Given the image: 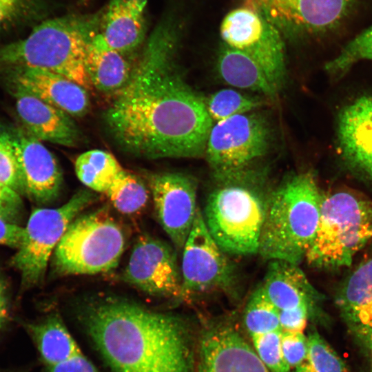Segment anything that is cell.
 <instances>
[{
  "instance_id": "10",
  "label": "cell",
  "mask_w": 372,
  "mask_h": 372,
  "mask_svg": "<svg viewBox=\"0 0 372 372\" xmlns=\"http://www.w3.org/2000/svg\"><path fill=\"white\" fill-rule=\"evenodd\" d=\"M220 34L223 43L254 59L275 88L282 89L287 76L284 37L275 26L242 6L223 18Z\"/></svg>"
},
{
  "instance_id": "19",
  "label": "cell",
  "mask_w": 372,
  "mask_h": 372,
  "mask_svg": "<svg viewBox=\"0 0 372 372\" xmlns=\"http://www.w3.org/2000/svg\"><path fill=\"white\" fill-rule=\"evenodd\" d=\"M10 85L20 87L72 117L89 111L87 90L63 76L37 69H22L7 74Z\"/></svg>"
},
{
  "instance_id": "3",
  "label": "cell",
  "mask_w": 372,
  "mask_h": 372,
  "mask_svg": "<svg viewBox=\"0 0 372 372\" xmlns=\"http://www.w3.org/2000/svg\"><path fill=\"white\" fill-rule=\"evenodd\" d=\"M102 9L45 20L24 39L0 46V73L37 69L71 79L87 90L92 85L85 59L87 46L99 33Z\"/></svg>"
},
{
  "instance_id": "34",
  "label": "cell",
  "mask_w": 372,
  "mask_h": 372,
  "mask_svg": "<svg viewBox=\"0 0 372 372\" xmlns=\"http://www.w3.org/2000/svg\"><path fill=\"white\" fill-rule=\"evenodd\" d=\"M43 4V0H0V30L37 17Z\"/></svg>"
},
{
  "instance_id": "9",
  "label": "cell",
  "mask_w": 372,
  "mask_h": 372,
  "mask_svg": "<svg viewBox=\"0 0 372 372\" xmlns=\"http://www.w3.org/2000/svg\"><path fill=\"white\" fill-rule=\"evenodd\" d=\"M94 192L80 189L57 208L35 209L24 227L23 236L11 260L26 286L44 278L53 252L71 222L96 200Z\"/></svg>"
},
{
  "instance_id": "38",
  "label": "cell",
  "mask_w": 372,
  "mask_h": 372,
  "mask_svg": "<svg viewBox=\"0 0 372 372\" xmlns=\"http://www.w3.org/2000/svg\"><path fill=\"white\" fill-rule=\"evenodd\" d=\"M45 372H99L83 354L63 362L47 366Z\"/></svg>"
},
{
  "instance_id": "41",
  "label": "cell",
  "mask_w": 372,
  "mask_h": 372,
  "mask_svg": "<svg viewBox=\"0 0 372 372\" xmlns=\"http://www.w3.org/2000/svg\"><path fill=\"white\" fill-rule=\"evenodd\" d=\"M359 337L364 340L372 358V328L363 332Z\"/></svg>"
},
{
  "instance_id": "28",
  "label": "cell",
  "mask_w": 372,
  "mask_h": 372,
  "mask_svg": "<svg viewBox=\"0 0 372 372\" xmlns=\"http://www.w3.org/2000/svg\"><path fill=\"white\" fill-rule=\"evenodd\" d=\"M105 194L118 211L128 215L141 211L149 198V192L144 183L125 169Z\"/></svg>"
},
{
  "instance_id": "23",
  "label": "cell",
  "mask_w": 372,
  "mask_h": 372,
  "mask_svg": "<svg viewBox=\"0 0 372 372\" xmlns=\"http://www.w3.org/2000/svg\"><path fill=\"white\" fill-rule=\"evenodd\" d=\"M335 301L345 322L358 336L372 328V258L347 278Z\"/></svg>"
},
{
  "instance_id": "11",
  "label": "cell",
  "mask_w": 372,
  "mask_h": 372,
  "mask_svg": "<svg viewBox=\"0 0 372 372\" xmlns=\"http://www.w3.org/2000/svg\"><path fill=\"white\" fill-rule=\"evenodd\" d=\"M182 254L181 299L233 289L234 266L210 234L199 208Z\"/></svg>"
},
{
  "instance_id": "16",
  "label": "cell",
  "mask_w": 372,
  "mask_h": 372,
  "mask_svg": "<svg viewBox=\"0 0 372 372\" xmlns=\"http://www.w3.org/2000/svg\"><path fill=\"white\" fill-rule=\"evenodd\" d=\"M14 148L23 194L39 205L59 197L63 173L52 152L23 127L8 128Z\"/></svg>"
},
{
  "instance_id": "15",
  "label": "cell",
  "mask_w": 372,
  "mask_h": 372,
  "mask_svg": "<svg viewBox=\"0 0 372 372\" xmlns=\"http://www.w3.org/2000/svg\"><path fill=\"white\" fill-rule=\"evenodd\" d=\"M196 372H270L236 325L207 322L199 334Z\"/></svg>"
},
{
  "instance_id": "30",
  "label": "cell",
  "mask_w": 372,
  "mask_h": 372,
  "mask_svg": "<svg viewBox=\"0 0 372 372\" xmlns=\"http://www.w3.org/2000/svg\"><path fill=\"white\" fill-rule=\"evenodd\" d=\"M307 341L306 357L293 372H350L345 362L317 331H309Z\"/></svg>"
},
{
  "instance_id": "20",
  "label": "cell",
  "mask_w": 372,
  "mask_h": 372,
  "mask_svg": "<svg viewBox=\"0 0 372 372\" xmlns=\"http://www.w3.org/2000/svg\"><path fill=\"white\" fill-rule=\"evenodd\" d=\"M147 0H111L102 14L99 34L111 48L125 54L145 41Z\"/></svg>"
},
{
  "instance_id": "33",
  "label": "cell",
  "mask_w": 372,
  "mask_h": 372,
  "mask_svg": "<svg viewBox=\"0 0 372 372\" xmlns=\"http://www.w3.org/2000/svg\"><path fill=\"white\" fill-rule=\"evenodd\" d=\"M0 183L23 194L18 163L8 129L0 125Z\"/></svg>"
},
{
  "instance_id": "39",
  "label": "cell",
  "mask_w": 372,
  "mask_h": 372,
  "mask_svg": "<svg viewBox=\"0 0 372 372\" xmlns=\"http://www.w3.org/2000/svg\"><path fill=\"white\" fill-rule=\"evenodd\" d=\"M24 227L0 218V245L17 249L20 245Z\"/></svg>"
},
{
  "instance_id": "40",
  "label": "cell",
  "mask_w": 372,
  "mask_h": 372,
  "mask_svg": "<svg viewBox=\"0 0 372 372\" xmlns=\"http://www.w3.org/2000/svg\"><path fill=\"white\" fill-rule=\"evenodd\" d=\"M8 316V303L6 287L0 276V328L3 326Z\"/></svg>"
},
{
  "instance_id": "21",
  "label": "cell",
  "mask_w": 372,
  "mask_h": 372,
  "mask_svg": "<svg viewBox=\"0 0 372 372\" xmlns=\"http://www.w3.org/2000/svg\"><path fill=\"white\" fill-rule=\"evenodd\" d=\"M268 262L260 287L269 300L280 311L307 307L318 314L322 295L299 265L283 260Z\"/></svg>"
},
{
  "instance_id": "29",
  "label": "cell",
  "mask_w": 372,
  "mask_h": 372,
  "mask_svg": "<svg viewBox=\"0 0 372 372\" xmlns=\"http://www.w3.org/2000/svg\"><path fill=\"white\" fill-rule=\"evenodd\" d=\"M280 310L269 300L260 285L251 293L243 314V322L250 336L282 329Z\"/></svg>"
},
{
  "instance_id": "2",
  "label": "cell",
  "mask_w": 372,
  "mask_h": 372,
  "mask_svg": "<svg viewBox=\"0 0 372 372\" xmlns=\"http://www.w3.org/2000/svg\"><path fill=\"white\" fill-rule=\"evenodd\" d=\"M78 313L114 372H196L193 336L180 317L112 296L87 300Z\"/></svg>"
},
{
  "instance_id": "24",
  "label": "cell",
  "mask_w": 372,
  "mask_h": 372,
  "mask_svg": "<svg viewBox=\"0 0 372 372\" xmlns=\"http://www.w3.org/2000/svg\"><path fill=\"white\" fill-rule=\"evenodd\" d=\"M216 69L221 80L227 85L256 92L271 101L278 98L279 92L261 67L241 51L222 43L216 56Z\"/></svg>"
},
{
  "instance_id": "17",
  "label": "cell",
  "mask_w": 372,
  "mask_h": 372,
  "mask_svg": "<svg viewBox=\"0 0 372 372\" xmlns=\"http://www.w3.org/2000/svg\"><path fill=\"white\" fill-rule=\"evenodd\" d=\"M336 137L343 161L372 182V95L362 96L341 110Z\"/></svg>"
},
{
  "instance_id": "26",
  "label": "cell",
  "mask_w": 372,
  "mask_h": 372,
  "mask_svg": "<svg viewBox=\"0 0 372 372\" xmlns=\"http://www.w3.org/2000/svg\"><path fill=\"white\" fill-rule=\"evenodd\" d=\"M74 169L79 180L89 189L103 194L124 169L114 155L98 149L81 154Z\"/></svg>"
},
{
  "instance_id": "22",
  "label": "cell",
  "mask_w": 372,
  "mask_h": 372,
  "mask_svg": "<svg viewBox=\"0 0 372 372\" xmlns=\"http://www.w3.org/2000/svg\"><path fill=\"white\" fill-rule=\"evenodd\" d=\"M85 66L92 87L115 96L130 80L133 64L126 55L109 47L98 33L87 46Z\"/></svg>"
},
{
  "instance_id": "13",
  "label": "cell",
  "mask_w": 372,
  "mask_h": 372,
  "mask_svg": "<svg viewBox=\"0 0 372 372\" xmlns=\"http://www.w3.org/2000/svg\"><path fill=\"white\" fill-rule=\"evenodd\" d=\"M121 278L151 296L180 298L182 276L177 251L153 236L145 234L138 238Z\"/></svg>"
},
{
  "instance_id": "12",
  "label": "cell",
  "mask_w": 372,
  "mask_h": 372,
  "mask_svg": "<svg viewBox=\"0 0 372 372\" xmlns=\"http://www.w3.org/2000/svg\"><path fill=\"white\" fill-rule=\"evenodd\" d=\"M354 0H244L282 36L299 37L334 29L349 14Z\"/></svg>"
},
{
  "instance_id": "5",
  "label": "cell",
  "mask_w": 372,
  "mask_h": 372,
  "mask_svg": "<svg viewBox=\"0 0 372 372\" xmlns=\"http://www.w3.org/2000/svg\"><path fill=\"white\" fill-rule=\"evenodd\" d=\"M322 196L310 172L291 174L273 188L258 254L300 265L316 236Z\"/></svg>"
},
{
  "instance_id": "35",
  "label": "cell",
  "mask_w": 372,
  "mask_h": 372,
  "mask_svg": "<svg viewBox=\"0 0 372 372\" xmlns=\"http://www.w3.org/2000/svg\"><path fill=\"white\" fill-rule=\"evenodd\" d=\"M281 347L286 362L291 369H294L306 357L308 349L307 336L302 332L282 330Z\"/></svg>"
},
{
  "instance_id": "1",
  "label": "cell",
  "mask_w": 372,
  "mask_h": 372,
  "mask_svg": "<svg viewBox=\"0 0 372 372\" xmlns=\"http://www.w3.org/2000/svg\"><path fill=\"white\" fill-rule=\"evenodd\" d=\"M179 15L168 11L133 64L130 80L105 112L107 130L125 152L149 159L204 157L214 124L176 63Z\"/></svg>"
},
{
  "instance_id": "6",
  "label": "cell",
  "mask_w": 372,
  "mask_h": 372,
  "mask_svg": "<svg viewBox=\"0 0 372 372\" xmlns=\"http://www.w3.org/2000/svg\"><path fill=\"white\" fill-rule=\"evenodd\" d=\"M371 238V200L350 191L323 194L318 229L304 260L320 269L348 267Z\"/></svg>"
},
{
  "instance_id": "8",
  "label": "cell",
  "mask_w": 372,
  "mask_h": 372,
  "mask_svg": "<svg viewBox=\"0 0 372 372\" xmlns=\"http://www.w3.org/2000/svg\"><path fill=\"white\" fill-rule=\"evenodd\" d=\"M273 129L257 111L214 123L209 132L204 157L216 181L256 167L272 146Z\"/></svg>"
},
{
  "instance_id": "7",
  "label": "cell",
  "mask_w": 372,
  "mask_h": 372,
  "mask_svg": "<svg viewBox=\"0 0 372 372\" xmlns=\"http://www.w3.org/2000/svg\"><path fill=\"white\" fill-rule=\"evenodd\" d=\"M125 242L122 227L107 207L79 215L53 252L54 271L61 276L111 271L119 262Z\"/></svg>"
},
{
  "instance_id": "25",
  "label": "cell",
  "mask_w": 372,
  "mask_h": 372,
  "mask_svg": "<svg viewBox=\"0 0 372 372\" xmlns=\"http://www.w3.org/2000/svg\"><path fill=\"white\" fill-rule=\"evenodd\" d=\"M28 329L47 366L83 354L58 315H52L39 322L30 324Z\"/></svg>"
},
{
  "instance_id": "18",
  "label": "cell",
  "mask_w": 372,
  "mask_h": 372,
  "mask_svg": "<svg viewBox=\"0 0 372 372\" xmlns=\"http://www.w3.org/2000/svg\"><path fill=\"white\" fill-rule=\"evenodd\" d=\"M11 87L17 114L29 134L41 141L67 147L78 143L80 130L72 116L20 87Z\"/></svg>"
},
{
  "instance_id": "4",
  "label": "cell",
  "mask_w": 372,
  "mask_h": 372,
  "mask_svg": "<svg viewBox=\"0 0 372 372\" xmlns=\"http://www.w3.org/2000/svg\"><path fill=\"white\" fill-rule=\"evenodd\" d=\"M216 182L203 214L210 234L227 254H258L272 189L267 172L256 167Z\"/></svg>"
},
{
  "instance_id": "14",
  "label": "cell",
  "mask_w": 372,
  "mask_h": 372,
  "mask_svg": "<svg viewBox=\"0 0 372 372\" xmlns=\"http://www.w3.org/2000/svg\"><path fill=\"white\" fill-rule=\"evenodd\" d=\"M148 185L158 220L182 253L198 209L196 180L183 173L162 172L150 175Z\"/></svg>"
},
{
  "instance_id": "27",
  "label": "cell",
  "mask_w": 372,
  "mask_h": 372,
  "mask_svg": "<svg viewBox=\"0 0 372 372\" xmlns=\"http://www.w3.org/2000/svg\"><path fill=\"white\" fill-rule=\"evenodd\" d=\"M204 102L214 123L238 114L256 111L267 103V99L252 96L235 89L224 88L204 98Z\"/></svg>"
},
{
  "instance_id": "37",
  "label": "cell",
  "mask_w": 372,
  "mask_h": 372,
  "mask_svg": "<svg viewBox=\"0 0 372 372\" xmlns=\"http://www.w3.org/2000/svg\"><path fill=\"white\" fill-rule=\"evenodd\" d=\"M317 313L307 307L281 310L279 313L280 327L283 331L302 332L307 321Z\"/></svg>"
},
{
  "instance_id": "42",
  "label": "cell",
  "mask_w": 372,
  "mask_h": 372,
  "mask_svg": "<svg viewBox=\"0 0 372 372\" xmlns=\"http://www.w3.org/2000/svg\"><path fill=\"white\" fill-rule=\"evenodd\" d=\"M369 372H372V369H371V370Z\"/></svg>"
},
{
  "instance_id": "36",
  "label": "cell",
  "mask_w": 372,
  "mask_h": 372,
  "mask_svg": "<svg viewBox=\"0 0 372 372\" xmlns=\"http://www.w3.org/2000/svg\"><path fill=\"white\" fill-rule=\"evenodd\" d=\"M23 210L21 195L0 183V218L17 224Z\"/></svg>"
},
{
  "instance_id": "32",
  "label": "cell",
  "mask_w": 372,
  "mask_h": 372,
  "mask_svg": "<svg viewBox=\"0 0 372 372\" xmlns=\"http://www.w3.org/2000/svg\"><path fill=\"white\" fill-rule=\"evenodd\" d=\"M282 329L251 336L253 347L270 372H290L281 347Z\"/></svg>"
},
{
  "instance_id": "31",
  "label": "cell",
  "mask_w": 372,
  "mask_h": 372,
  "mask_svg": "<svg viewBox=\"0 0 372 372\" xmlns=\"http://www.w3.org/2000/svg\"><path fill=\"white\" fill-rule=\"evenodd\" d=\"M372 61V25L349 41L334 59L324 65L327 73L334 80L343 77L358 62Z\"/></svg>"
}]
</instances>
